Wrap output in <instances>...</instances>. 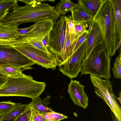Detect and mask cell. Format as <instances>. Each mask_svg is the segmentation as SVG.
Masks as SVG:
<instances>
[{"label": "cell", "instance_id": "obj_1", "mask_svg": "<svg viewBox=\"0 0 121 121\" xmlns=\"http://www.w3.org/2000/svg\"><path fill=\"white\" fill-rule=\"evenodd\" d=\"M23 6H18L12 12H9L0 22L3 25H19L34 22L51 18L56 21L60 17V14L55 6L44 2L37 4H26Z\"/></svg>", "mask_w": 121, "mask_h": 121}, {"label": "cell", "instance_id": "obj_2", "mask_svg": "<svg viewBox=\"0 0 121 121\" xmlns=\"http://www.w3.org/2000/svg\"><path fill=\"white\" fill-rule=\"evenodd\" d=\"M46 86L45 82L37 81L30 75L24 74L18 78H9L0 86V97H25L33 100L41 95Z\"/></svg>", "mask_w": 121, "mask_h": 121}, {"label": "cell", "instance_id": "obj_3", "mask_svg": "<svg viewBox=\"0 0 121 121\" xmlns=\"http://www.w3.org/2000/svg\"><path fill=\"white\" fill-rule=\"evenodd\" d=\"M94 21L99 26L102 35L105 50L111 59L116 53L117 34L113 8L108 0L95 16Z\"/></svg>", "mask_w": 121, "mask_h": 121}, {"label": "cell", "instance_id": "obj_4", "mask_svg": "<svg viewBox=\"0 0 121 121\" xmlns=\"http://www.w3.org/2000/svg\"><path fill=\"white\" fill-rule=\"evenodd\" d=\"M110 56L106 52L103 43L98 45L85 59L81 76L89 74L105 80H109L110 74Z\"/></svg>", "mask_w": 121, "mask_h": 121}, {"label": "cell", "instance_id": "obj_5", "mask_svg": "<svg viewBox=\"0 0 121 121\" xmlns=\"http://www.w3.org/2000/svg\"><path fill=\"white\" fill-rule=\"evenodd\" d=\"M12 46L35 62L36 64L46 69H50L55 70L58 65L55 57L50 52H46L26 43Z\"/></svg>", "mask_w": 121, "mask_h": 121}, {"label": "cell", "instance_id": "obj_6", "mask_svg": "<svg viewBox=\"0 0 121 121\" xmlns=\"http://www.w3.org/2000/svg\"><path fill=\"white\" fill-rule=\"evenodd\" d=\"M90 78L95 88L96 95L102 99L110 108L113 114H118L121 108L112 91V84L109 80L103 79L97 77L90 75Z\"/></svg>", "mask_w": 121, "mask_h": 121}, {"label": "cell", "instance_id": "obj_7", "mask_svg": "<svg viewBox=\"0 0 121 121\" xmlns=\"http://www.w3.org/2000/svg\"><path fill=\"white\" fill-rule=\"evenodd\" d=\"M35 62L12 46L0 45V66L9 65L20 68L21 71L33 68Z\"/></svg>", "mask_w": 121, "mask_h": 121}, {"label": "cell", "instance_id": "obj_8", "mask_svg": "<svg viewBox=\"0 0 121 121\" xmlns=\"http://www.w3.org/2000/svg\"><path fill=\"white\" fill-rule=\"evenodd\" d=\"M67 26L65 16H61L54 23L49 34V51L55 57L57 61L61 53Z\"/></svg>", "mask_w": 121, "mask_h": 121}, {"label": "cell", "instance_id": "obj_9", "mask_svg": "<svg viewBox=\"0 0 121 121\" xmlns=\"http://www.w3.org/2000/svg\"><path fill=\"white\" fill-rule=\"evenodd\" d=\"M88 39L67 60L58 66L60 71L70 79L77 77L80 72L86 57Z\"/></svg>", "mask_w": 121, "mask_h": 121}, {"label": "cell", "instance_id": "obj_10", "mask_svg": "<svg viewBox=\"0 0 121 121\" xmlns=\"http://www.w3.org/2000/svg\"><path fill=\"white\" fill-rule=\"evenodd\" d=\"M84 86L79 82L71 79L68 91L74 104L84 109L88 105V98L84 91Z\"/></svg>", "mask_w": 121, "mask_h": 121}, {"label": "cell", "instance_id": "obj_11", "mask_svg": "<svg viewBox=\"0 0 121 121\" xmlns=\"http://www.w3.org/2000/svg\"><path fill=\"white\" fill-rule=\"evenodd\" d=\"M53 19L47 18L39 20L30 31L23 36L33 38L42 41L43 38L48 35L56 22Z\"/></svg>", "mask_w": 121, "mask_h": 121}, {"label": "cell", "instance_id": "obj_12", "mask_svg": "<svg viewBox=\"0 0 121 121\" xmlns=\"http://www.w3.org/2000/svg\"><path fill=\"white\" fill-rule=\"evenodd\" d=\"M89 24V32L86 46V58L95 47L103 43L102 33L97 23L93 21Z\"/></svg>", "mask_w": 121, "mask_h": 121}, {"label": "cell", "instance_id": "obj_13", "mask_svg": "<svg viewBox=\"0 0 121 121\" xmlns=\"http://www.w3.org/2000/svg\"><path fill=\"white\" fill-rule=\"evenodd\" d=\"M80 36L70 33L67 24L65 39L61 55L57 61L58 66L63 63L72 54L74 47Z\"/></svg>", "mask_w": 121, "mask_h": 121}, {"label": "cell", "instance_id": "obj_14", "mask_svg": "<svg viewBox=\"0 0 121 121\" xmlns=\"http://www.w3.org/2000/svg\"><path fill=\"white\" fill-rule=\"evenodd\" d=\"M108 0H79V6L87 14L94 18Z\"/></svg>", "mask_w": 121, "mask_h": 121}, {"label": "cell", "instance_id": "obj_15", "mask_svg": "<svg viewBox=\"0 0 121 121\" xmlns=\"http://www.w3.org/2000/svg\"><path fill=\"white\" fill-rule=\"evenodd\" d=\"M51 98L50 96L48 95L45 98L41 99L39 96L32 100L30 104L33 112L43 114L54 112L48 107L50 104L49 99Z\"/></svg>", "mask_w": 121, "mask_h": 121}, {"label": "cell", "instance_id": "obj_16", "mask_svg": "<svg viewBox=\"0 0 121 121\" xmlns=\"http://www.w3.org/2000/svg\"><path fill=\"white\" fill-rule=\"evenodd\" d=\"M30 107V104H24L20 103H16L14 106L9 111L2 114L0 116V121H15Z\"/></svg>", "mask_w": 121, "mask_h": 121}, {"label": "cell", "instance_id": "obj_17", "mask_svg": "<svg viewBox=\"0 0 121 121\" xmlns=\"http://www.w3.org/2000/svg\"><path fill=\"white\" fill-rule=\"evenodd\" d=\"M75 22L89 23L94 20V18L86 13L80 6L74 9L69 16Z\"/></svg>", "mask_w": 121, "mask_h": 121}, {"label": "cell", "instance_id": "obj_18", "mask_svg": "<svg viewBox=\"0 0 121 121\" xmlns=\"http://www.w3.org/2000/svg\"><path fill=\"white\" fill-rule=\"evenodd\" d=\"M18 26L16 25H3L0 28V39H16L20 37L18 31Z\"/></svg>", "mask_w": 121, "mask_h": 121}, {"label": "cell", "instance_id": "obj_19", "mask_svg": "<svg viewBox=\"0 0 121 121\" xmlns=\"http://www.w3.org/2000/svg\"><path fill=\"white\" fill-rule=\"evenodd\" d=\"M110 0L114 12L118 41L121 40V0Z\"/></svg>", "mask_w": 121, "mask_h": 121}, {"label": "cell", "instance_id": "obj_20", "mask_svg": "<svg viewBox=\"0 0 121 121\" xmlns=\"http://www.w3.org/2000/svg\"><path fill=\"white\" fill-rule=\"evenodd\" d=\"M79 6L78 3H75L70 0H61L57 4L55 8L62 16H64L68 12H71Z\"/></svg>", "mask_w": 121, "mask_h": 121}, {"label": "cell", "instance_id": "obj_21", "mask_svg": "<svg viewBox=\"0 0 121 121\" xmlns=\"http://www.w3.org/2000/svg\"><path fill=\"white\" fill-rule=\"evenodd\" d=\"M0 72L5 76L11 78H18L24 74L22 73L20 68L8 65L0 66Z\"/></svg>", "mask_w": 121, "mask_h": 121}, {"label": "cell", "instance_id": "obj_22", "mask_svg": "<svg viewBox=\"0 0 121 121\" xmlns=\"http://www.w3.org/2000/svg\"><path fill=\"white\" fill-rule=\"evenodd\" d=\"M18 0H2L0 1V12L7 9L11 12L18 6Z\"/></svg>", "mask_w": 121, "mask_h": 121}, {"label": "cell", "instance_id": "obj_23", "mask_svg": "<svg viewBox=\"0 0 121 121\" xmlns=\"http://www.w3.org/2000/svg\"><path fill=\"white\" fill-rule=\"evenodd\" d=\"M121 52L120 48L118 55L116 58L112 70L115 78L120 79L121 78Z\"/></svg>", "mask_w": 121, "mask_h": 121}, {"label": "cell", "instance_id": "obj_24", "mask_svg": "<svg viewBox=\"0 0 121 121\" xmlns=\"http://www.w3.org/2000/svg\"><path fill=\"white\" fill-rule=\"evenodd\" d=\"M23 37L24 38L25 43L31 45L46 52H50L48 49L43 45L42 41L34 38Z\"/></svg>", "mask_w": 121, "mask_h": 121}, {"label": "cell", "instance_id": "obj_25", "mask_svg": "<svg viewBox=\"0 0 121 121\" xmlns=\"http://www.w3.org/2000/svg\"><path fill=\"white\" fill-rule=\"evenodd\" d=\"M41 114L46 119L47 121H60L68 118L66 116L54 111L52 112Z\"/></svg>", "mask_w": 121, "mask_h": 121}, {"label": "cell", "instance_id": "obj_26", "mask_svg": "<svg viewBox=\"0 0 121 121\" xmlns=\"http://www.w3.org/2000/svg\"><path fill=\"white\" fill-rule=\"evenodd\" d=\"M15 104L16 103L10 101L0 102V112L2 114L8 112Z\"/></svg>", "mask_w": 121, "mask_h": 121}, {"label": "cell", "instance_id": "obj_27", "mask_svg": "<svg viewBox=\"0 0 121 121\" xmlns=\"http://www.w3.org/2000/svg\"><path fill=\"white\" fill-rule=\"evenodd\" d=\"M24 43L23 37L20 36L17 39L5 40L0 39V45L13 46Z\"/></svg>", "mask_w": 121, "mask_h": 121}, {"label": "cell", "instance_id": "obj_28", "mask_svg": "<svg viewBox=\"0 0 121 121\" xmlns=\"http://www.w3.org/2000/svg\"><path fill=\"white\" fill-rule=\"evenodd\" d=\"M33 111L30 107L25 112L20 116L15 121H31Z\"/></svg>", "mask_w": 121, "mask_h": 121}, {"label": "cell", "instance_id": "obj_29", "mask_svg": "<svg viewBox=\"0 0 121 121\" xmlns=\"http://www.w3.org/2000/svg\"><path fill=\"white\" fill-rule=\"evenodd\" d=\"M76 35L78 36H80L83 33L87 31L86 25V23L75 22Z\"/></svg>", "mask_w": 121, "mask_h": 121}, {"label": "cell", "instance_id": "obj_30", "mask_svg": "<svg viewBox=\"0 0 121 121\" xmlns=\"http://www.w3.org/2000/svg\"><path fill=\"white\" fill-rule=\"evenodd\" d=\"M89 32V30H88L81 36L74 47L73 54L77 50L85 40L88 38Z\"/></svg>", "mask_w": 121, "mask_h": 121}, {"label": "cell", "instance_id": "obj_31", "mask_svg": "<svg viewBox=\"0 0 121 121\" xmlns=\"http://www.w3.org/2000/svg\"><path fill=\"white\" fill-rule=\"evenodd\" d=\"M65 18L69 32L72 34L76 35L74 22L70 18L69 16H65Z\"/></svg>", "mask_w": 121, "mask_h": 121}, {"label": "cell", "instance_id": "obj_32", "mask_svg": "<svg viewBox=\"0 0 121 121\" xmlns=\"http://www.w3.org/2000/svg\"><path fill=\"white\" fill-rule=\"evenodd\" d=\"M31 121H47L41 114L36 112H33Z\"/></svg>", "mask_w": 121, "mask_h": 121}, {"label": "cell", "instance_id": "obj_33", "mask_svg": "<svg viewBox=\"0 0 121 121\" xmlns=\"http://www.w3.org/2000/svg\"><path fill=\"white\" fill-rule=\"evenodd\" d=\"M35 24L28 27L24 28L17 29L18 31L19 34L20 36H22L27 33L31 30L34 27Z\"/></svg>", "mask_w": 121, "mask_h": 121}, {"label": "cell", "instance_id": "obj_34", "mask_svg": "<svg viewBox=\"0 0 121 121\" xmlns=\"http://www.w3.org/2000/svg\"><path fill=\"white\" fill-rule=\"evenodd\" d=\"M49 34L46 36L43 39L42 42L44 46L47 48H48L49 45Z\"/></svg>", "mask_w": 121, "mask_h": 121}, {"label": "cell", "instance_id": "obj_35", "mask_svg": "<svg viewBox=\"0 0 121 121\" xmlns=\"http://www.w3.org/2000/svg\"><path fill=\"white\" fill-rule=\"evenodd\" d=\"M9 12L8 9L0 12V21L6 16Z\"/></svg>", "mask_w": 121, "mask_h": 121}, {"label": "cell", "instance_id": "obj_36", "mask_svg": "<svg viewBox=\"0 0 121 121\" xmlns=\"http://www.w3.org/2000/svg\"><path fill=\"white\" fill-rule=\"evenodd\" d=\"M8 78V77H0V86L6 82Z\"/></svg>", "mask_w": 121, "mask_h": 121}, {"label": "cell", "instance_id": "obj_37", "mask_svg": "<svg viewBox=\"0 0 121 121\" xmlns=\"http://www.w3.org/2000/svg\"><path fill=\"white\" fill-rule=\"evenodd\" d=\"M121 40L118 41L114 49V52L116 53L117 50H118L120 48L121 45Z\"/></svg>", "mask_w": 121, "mask_h": 121}, {"label": "cell", "instance_id": "obj_38", "mask_svg": "<svg viewBox=\"0 0 121 121\" xmlns=\"http://www.w3.org/2000/svg\"><path fill=\"white\" fill-rule=\"evenodd\" d=\"M119 98H117V97H116V98H117L118 99V100L120 101V103L121 104V92H120L119 93Z\"/></svg>", "mask_w": 121, "mask_h": 121}, {"label": "cell", "instance_id": "obj_39", "mask_svg": "<svg viewBox=\"0 0 121 121\" xmlns=\"http://www.w3.org/2000/svg\"><path fill=\"white\" fill-rule=\"evenodd\" d=\"M7 77L5 76L4 75L2 74L0 72V77Z\"/></svg>", "mask_w": 121, "mask_h": 121}, {"label": "cell", "instance_id": "obj_40", "mask_svg": "<svg viewBox=\"0 0 121 121\" xmlns=\"http://www.w3.org/2000/svg\"><path fill=\"white\" fill-rule=\"evenodd\" d=\"M3 24L0 22V28L3 25Z\"/></svg>", "mask_w": 121, "mask_h": 121}, {"label": "cell", "instance_id": "obj_41", "mask_svg": "<svg viewBox=\"0 0 121 121\" xmlns=\"http://www.w3.org/2000/svg\"><path fill=\"white\" fill-rule=\"evenodd\" d=\"M2 115V114L0 112V117Z\"/></svg>", "mask_w": 121, "mask_h": 121}]
</instances>
